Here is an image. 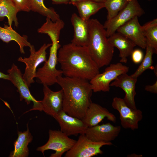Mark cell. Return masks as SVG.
Segmentation results:
<instances>
[{
	"label": "cell",
	"instance_id": "1",
	"mask_svg": "<svg viewBox=\"0 0 157 157\" xmlns=\"http://www.w3.org/2000/svg\"><path fill=\"white\" fill-rule=\"evenodd\" d=\"M58 61L65 76L90 80L99 73L98 66L92 58L87 47L72 43L60 47Z\"/></svg>",
	"mask_w": 157,
	"mask_h": 157
},
{
	"label": "cell",
	"instance_id": "2",
	"mask_svg": "<svg viewBox=\"0 0 157 157\" xmlns=\"http://www.w3.org/2000/svg\"><path fill=\"white\" fill-rule=\"evenodd\" d=\"M57 83L63 92V110L68 115L82 119L92 103V90L88 81L62 76Z\"/></svg>",
	"mask_w": 157,
	"mask_h": 157
},
{
	"label": "cell",
	"instance_id": "3",
	"mask_svg": "<svg viewBox=\"0 0 157 157\" xmlns=\"http://www.w3.org/2000/svg\"><path fill=\"white\" fill-rule=\"evenodd\" d=\"M89 37L87 47L93 60L100 68L112 60L114 47L109 42L104 25L96 19L88 21Z\"/></svg>",
	"mask_w": 157,
	"mask_h": 157
},
{
	"label": "cell",
	"instance_id": "4",
	"mask_svg": "<svg viewBox=\"0 0 157 157\" xmlns=\"http://www.w3.org/2000/svg\"><path fill=\"white\" fill-rule=\"evenodd\" d=\"M51 41L49 58L43 66L37 70L35 77L40 83L48 86L57 83V78L63 74L61 70L56 68L58 50L61 46L59 40L55 39Z\"/></svg>",
	"mask_w": 157,
	"mask_h": 157
},
{
	"label": "cell",
	"instance_id": "5",
	"mask_svg": "<svg viewBox=\"0 0 157 157\" xmlns=\"http://www.w3.org/2000/svg\"><path fill=\"white\" fill-rule=\"evenodd\" d=\"M144 13L137 0H131L115 17L105 22L103 25L107 37L116 32L119 27L134 17H140Z\"/></svg>",
	"mask_w": 157,
	"mask_h": 157
},
{
	"label": "cell",
	"instance_id": "6",
	"mask_svg": "<svg viewBox=\"0 0 157 157\" xmlns=\"http://www.w3.org/2000/svg\"><path fill=\"white\" fill-rule=\"evenodd\" d=\"M51 45L52 43L44 44L37 51L35 50L34 46L31 45L29 47V56L24 58L20 57L18 59V61L26 65L23 78L29 88L31 84L34 82L37 68L47 60L46 50Z\"/></svg>",
	"mask_w": 157,
	"mask_h": 157
},
{
	"label": "cell",
	"instance_id": "7",
	"mask_svg": "<svg viewBox=\"0 0 157 157\" xmlns=\"http://www.w3.org/2000/svg\"><path fill=\"white\" fill-rule=\"evenodd\" d=\"M129 71V67L120 62L110 64L103 73L96 74L90 80L92 91L109 92L111 82L120 75L127 73Z\"/></svg>",
	"mask_w": 157,
	"mask_h": 157
},
{
	"label": "cell",
	"instance_id": "8",
	"mask_svg": "<svg viewBox=\"0 0 157 157\" xmlns=\"http://www.w3.org/2000/svg\"><path fill=\"white\" fill-rule=\"evenodd\" d=\"M49 138L47 143L36 149L44 156L45 151L52 150L55 152L51 154L50 157H61L65 152L72 148L76 142L60 130H49Z\"/></svg>",
	"mask_w": 157,
	"mask_h": 157
},
{
	"label": "cell",
	"instance_id": "9",
	"mask_svg": "<svg viewBox=\"0 0 157 157\" xmlns=\"http://www.w3.org/2000/svg\"><path fill=\"white\" fill-rule=\"evenodd\" d=\"M9 77V80L17 89L19 95L20 100H24L27 105L33 102V108L27 112L33 110L42 111L41 101L36 99L32 95L29 90V87L23 78V74L18 67L13 63L11 68L7 71Z\"/></svg>",
	"mask_w": 157,
	"mask_h": 157
},
{
	"label": "cell",
	"instance_id": "10",
	"mask_svg": "<svg viewBox=\"0 0 157 157\" xmlns=\"http://www.w3.org/2000/svg\"><path fill=\"white\" fill-rule=\"evenodd\" d=\"M111 142L105 143L92 141L84 134H80L78 139L69 150L66 152L65 157H91L102 154L101 148L104 146L112 145Z\"/></svg>",
	"mask_w": 157,
	"mask_h": 157
},
{
	"label": "cell",
	"instance_id": "11",
	"mask_svg": "<svg viewBox=\"0 0 157 157\" xmlns=\"http://www.w3.org/2000/svg\"><path fill=\"white\" fill-rule=\"evenodd\" d=\"M112 106L119 113L122 127L132 130L138 129V123L143 118L142 113L140 110L131 108L123 99L117 97L113 98Z\"/></svg>",
	"mask_w": 157,
	"mask_h": 157
},
{
	"label": "cell",
	"instance_id": "12",
	"mask_svg": "<svg viewBox=\"0 0 157 157\" xmlns=\"http://www.w3.org/2000/svg\"><path fill=\"white\" fill-rule=\"evenodd\" d=\"M121 130L120 126H114L110 123L88 127L84 134L91 140L97 142L108 143L114 140Z\"/></svg>",
	"mask_w": 157,
	"mask_h": 157
},
{
	"label": "cell",
	"instance_id": "13",
	"mask_svg": "<svg viewBox=\"0 0 157 157\" xmlns=\"http://www.w3.org/2000/svg\"><path fill=\"white\" fill-rule=\"evenodd\" d=\"M53 118L58 122L60 131L68 136L84 134L88 127L82 119L71 116L63 110Z\"/></svg>",
	"mask_w": 157,
	"mask_h": 157
},
{
	"label": "cell",
	"instance_id": "14",
	"mask_svg": "<svg viewBox=\"0 0 157 157\" xmlns=\"http://www.w3.org/2000/svg\"><path fill=\"white\" fill-rule=\"evenodd\" d=\"M43 86L44 96L41 101L42 111L54 117L63 110V91L61 89L53 91L49 86L45 85Z\"/></svg>",
	"mask_w": 157,
	"mask_h": 157
},
{
	"label": "cell",
	"instance_id": "15",
	"mask_svg": "<svg viewBox=\"0 0 157 157\" xmlns=\"http://www.w3.org/2000/svg\"><path fill=\"white\" fill-rule=\"evenodd\" d=\"M117 32L131 40L136 45L143 49L146 48V39L138 17H134L119 27Z\"/></svg>",
	"mask_w": 157,
	"mask_h": 157
},
{
	"label": "cell",
	"instance_id": "16",
	"mask_svg": "<svg viewBox=\"0 0 157 157\" xmlns=\"http://www.w3.org/2000/svg\"><path fill=\"white\" fill-rule=\"evenodd\" d=\"M137 78L132 77L127 73L122 74L110 83V86H115L122 88L125 93L123 99L126 104L133 109H136L135 101L136 95L135 84Z\"/></svg>",
	"mask_w": 157,
	"mask_h": 157
},
{
	"label": "cell",
	"instance_id": "17",
	"mask_svg": "<svg viewBox=\"0 0 157 157\" xmlns=\"http://www.w3.org/2000/svg\"><path fill=\"white\" fill-rule=\"evenodd\" d=\"M106 118L113 122H116V117L113 114L106 108L92 102L82 120L88 127H90L98 124Z\"/></svg>",
	"mask_w": 157,
	"mask_h": 157
},
{
	"label": "cell",
	"instance_id": "18",
	"mask_svg": "<svg viewBox=\"0 0 157 157\" xmlns=\"http://www.w3.org/2000/svg\"><path fill=\"white\" fill-rule=\"evenodd\" d=\"M88 21L83 20L75 13L72 15L71 21L74 34L71 43L77 46L87 47L89 33Z\"/></svg>",
	"mask_w": 157,
	"mask_h": 157
},
{
	"label": "cell",
	"instance_id": "19",
	"mask_svg": "<svg viewBox=\"0 0 157 157\" xmlns=\"http://www.w3.org/2000/svg\"><path fill=\"white\" fill-rule=\"evenodd\" d=\"M108 39L113 47H116L119 50L120 62L126 63L127 57L131 55L136 45L131 40L117 32L110 35Z\"/></svg>",
	"mask_w": 157,
	"mask_h": 157
},
{
	"label": "cell",
	"instance_id": "20",
	"mask_svg": "<svg viewBox=\"0 0 157 157\" xmlns=\"http://www.w3.org/2000/svg\"><path fill=\"white\" fill-rule=\"evenodd\" d=\"M27 126L26 131L23 132L18 131V137L14 143V150L10 152L9 157L28 156L29 150L28 145L32 142L33 137L30 132L28 124Z\"/></svg>",
	"mask_w": 157,
	"mask_h": 157
},
{
	"label": "cell",
	"instance_id": "21",
	"mask_svg": "<svg viewBox=\"0 0 157 157\" xmlns=\"http://www.w3.org/2000/svg\"><path fill=\"white\" fill-rule=\"evenodd\" d=\"M0 39L6 43L12 41L16 42L22 54L25 53V47H30L31 45L28 42L27 36L20 35L12 28L11 26L6 24H4L3 27L0 26Z\"/></svg>",
	"mask_w": 157,
	"mask_h": 157
},
{
	"label": "cell",
	"instance_id": "22",
	"mask_svg": "<svg viewBox=\"0 0 157 157\" xmlns=\"http://www.w3.org/2000/svg\"><path fill=\"white\" fill-rule=\"evenodd\" d=\"M72 4L77 8L79 16L85 21H88L92 15L104 8V3L91 0H82L73 3Z\"/></svg>",
	"mask_w": 157,
	"mask_h": 157
},
{
	"label": "cell",
	"instance_id": "23",
	"mask_svg": "<svg viewBox=\"0 0 157 157\" xmlns=\"http://www.w3.org/2000/svg\"><path fill=\"white\" fill-rule=\"evenodd\" d=\"M19 12L12 0H0V20L7 18L8 25L14 22L16 27L18 25L17 14Z\"/></svg>",
	"mask_w": 157,
	"mask_h": 157
},
{
	"label": "cell",
	"instance_id": "24",
	"mask_svg": "<svg viewBox=\"0 0 157 157\" xmlns=\"http://www.w3.org/2000/svg\"><path fill=\"white\" fill-rule=\"evenodd\" d=\"M146 42L157 52V19L148 22L142 26Z\"/></svg>",
	"mask_w": 157,
	"mask_h": 157
},
{
	"label": "cell",
	"instance_id": "25",
	"mask_svg": "<svg viewBox=\"0 0 157 157\" xmlns=\"http://www.w3.org/2000/svg\"><path fill=\"white\" fill-rule=\"evenodd\" d=\"M31 10L37 12L53 22L60 19L59 15L52 8H48L45 5L44 0H31Z\"/></svg>",
	"mask_w": 157,
	"mask_h": 157
},
{
	"label": "cell",
	"instance_id": "26",
	"mask_svg": "<svg viewBox=\"0 0 157 157\" xmlns=\"http://www.w3.org/2000/svg\"><path fill=\"white\" fill-rule=\"evenodd\" d=\"M146 52L141 63L135 72L131 76L133 78H137L144 72L147 69H154V68L152 66L153 63L152 56L155 53L154 49L149 44L147 43L146 47Z\"/></svg>",
	"mask_w": 157,
	"mask_h": 157
},
{
	"label": "cell",
	"instance_id": "27",
	"mask_svg": "<svg viewBox=\"0 0 157 157\" xmlns=\"http://www.w3.org/2000/svg\"><path fill=\"white\" fill-rule=\"evenodd\" d=\"M131 0H104V8L107 11V19L109 21L123 9Z\"/></svg>",
	"mask_w": 157,
	"mask_h": 157
},
{
	"label": "cell",
	"instance_id": "28",
	"mask_svg": "<svg viewBox=\"0 0 157 157\" xmlns=\"http://www.w3.org/2000/svg\"><path fill=\"white\" fill-rule=\"evenodd\" d=\"M19 12L31 10V0H12Z\"/></svg>",
	"mask_w": 157,
	"mask_h": 157
},
{
	"label": "cell",
	"instance_id": "29",
	"mask_svg": "<svg viewBox=\"0 0 157 157\" xmlns=\"http://www.w3.org/2000/svg\"><path fill=\"white\" fill-rule=\"evenodd\" d=\"M131 55L132 61L136 64L141 62L144 57L143 51L139 49H133Z\"/></svg>",
	"mask_w": 157,
	"mask_h": 157
},
{
	"label": "cell",
	"instance_id": "30",
	"mask_svg": "<svg viewBox=\"0 0 157 157\" xmlns=\"http://www.w3.org/2000/svg\"><path fill=\"white\" fill-rule=\"evenodd\" d=\"M145 90L148 92L156 94L157 93V81L151 85H146L145 87Z\"/></svg>",
	"mask_w": 157,
	"mask_h": 157
},
{
	"label": "cell",
	"instance_id": "31",
	"mask_svg": "<svg viewBox=\"0 0 157 157\" xmlns=\"http://www.w3.org/2000/svg\"><path fill=\"white\" fill-rule=\"evenodd\" d=\"M53 3L56 4H70V0H50Z\"/></svg>",
	"mask_w": 157,
	"mask_h": 157
},
{
	"label": "cell",
	"instance_id": "32",
	"mask_svg": "<svg viewBox=\"0 0 157 157\" xmlns=\"http://www.w3.org/2000/svg\"><path fill=\"white\" fill-rule=\"evenodd\" d=\"M0 79H2L8 80H9V77L8 74H5L0 72Z\"/></svg>",
	"mask_w": 157,
	"mask_h": 157
},
{
	"label": "cell",
	"instance_id": "33",
	"mask_svg": "<svg viewBox=\"0 0 157 157\" xmlns=\"http://www.w3.org/2000/svg\"><path fill=\"white\" fill-rule=\"evenodd\" d=\"M82 0H70V4H72V3L79 1H81ZM92 1H94L97 2H100V3H104V0H91Z\"/></svg>",
	"mask_w": 157,
	"mask_h": 157
},
{
	"label": "cell",
	"instance_id": "34",
	"mask_svg": "<svg viewBox=\"0 0 157 157\" xmlns=\"http://www.w3.org/2000/svg\"><path fill=\"white\" fill-rule=\"evenodd\" d=\"M148 1H151V0H148Z\"/></svg>",
	"mask_w": 157,
	"mask_h": 157
}]
</instances>
